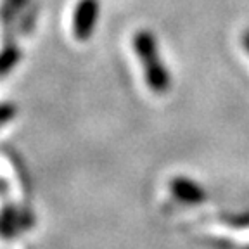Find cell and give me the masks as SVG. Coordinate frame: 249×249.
I'll return each mask as SVG.
<instances>
[{
    "mask_svg": "<svg viewBox=\"0 0 249 249\" xmlns=\"http://www.w3.org/2000/svg\"><path fill=\"white\" fill-rule=\"evenodd\" d=\"M133 51L144 66V76L149 90L160 95L166 93L171 89V76L160 57L156 36L147 30L137 31L133 36Z\"/></svg>",
    "mask_w": 249,
    "mask_h": 249,
    "instance_id": "cell-1",
    "label": "cell"
},
{
    "mask_svg": "<svg viewBox=\"0 0 249 249\" xmlns=\"http://www.w3.org/2000/svg\"><path fill=\"white\" fill-rule=\"evenodd\" d=\"M99 19V2L97 0H80L73 18V33L78 40H87L95 30Z\"/></svg>",
    "mask_w": 249,
    "mask_h": 249,
    "instance_id": "cell-2",
    "label": "cell"
},
{
    "mask_svg": "<svg viewBox=\"0 0 249 249\" xmlns=\"http://www.w3.org/2000/svg\"><path fill=\"white\" fill-rule=\"evenodd\" d=\"M170 191L173 197L183 204H201L206 201V191L189 177H173L170 182Z\"/></svg>",
    "mask_w": 249,
    "mask_h": 249,
    "instance_id": "cell-3",
    "label": "cell"
},
{
    "mask_svg": "<svg viewBox=\"0 0 249 249\" xmlns=\"http://www.w3.org/2000/svg\"><path fill=\"white\" fill-rule=\"evenodd\" d=\"M18 59H19V52L16 49H11L4 55H0V74H5L7 71H11V68L18 62Z\"/></svg>",
    "mask_w": 249,
    "mask_h": 249,
    "instance_id": "cell-4",
    "label": "cell"
},
{
    "mask_svg": "<svg viewBox=\"0 0 249 249\" xmlns=\"http://www.w3.org/2000/svg\"><path fill=\"white\" fill-rule=\"evenodd\" d=\"M242 47H244L246 52L249 54V30L244 31V35H242Z\"/></svg>",
    "mask_w": 249,
    "mask_h": 249,
    "instance_id": "cell-5",
    "label": "cell"
}]
</instances>
